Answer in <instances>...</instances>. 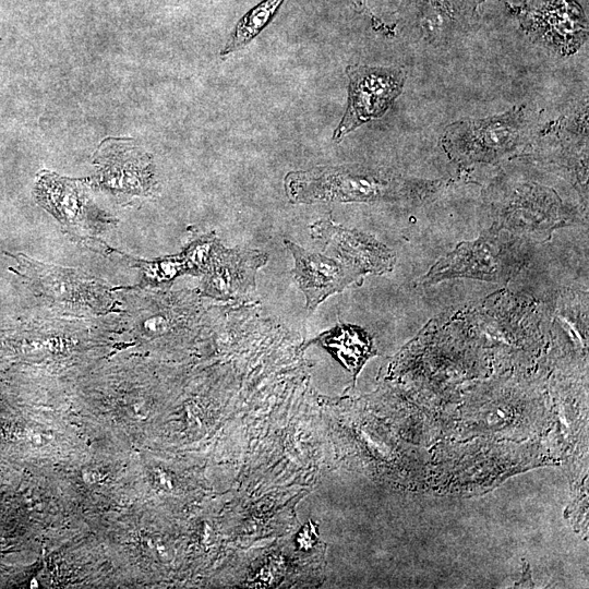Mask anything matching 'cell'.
I'll list each match as a JSON object with an SVG mask.
<instances>
[{
  "mask_svg": "<svg viewBox=\"0 0 589 589\" xmlns=\"http://www.w3.org/2000/svg\"><path fill=\"white\" fill-rule=\"evenodd\" d=\"M440 180L412 179L361 166L317 167L292 171L285 178L291 203L416 202L432 197Z\"/></svg>",
  "mask_w": 589,
  "mask_h": 589,
  "instance_id": "1",
  "label": "cell"
},
{
  "mask_svg": "<svg viewBox=\"0 0 589 589\" xmlns=\"http://www.w3.org/2000/svg\"><path fill=\"white\" fill-rule=\"evenodd\" d=\"M525 260L521 239L493 224L477 239L458 243L438 259L418 283L431 286L452 278H472L506 284Z\"/></svg>",
  "mask_w": 589,
  "mask_h": 589,
  "instance_id": "2",
  "label": "cell"
},
{
  "mask_svg": "<svg viewBox=\"0 0 589 589\" xmlns=\"http://www.w3.org/2000/svg\"><path fill=\"white\" fill-rule=\"evenodd\" d=\"M526 140L521 110L478 121L452 125L444 136V147L461 163H491L514 152Z\"/></svg>",
  "mask_w": 589,
  "mask_h": 589,
  "instance_id": "3",
  "label": "cell"
},
{
  "mask_svg": "<svg viewBox=\"0 0 589 589\" xmlns=\"http://www.w3.org/2000/svg\"><path fill=\"white\" fill-rule=\"evenodd\" d=\"M17 261L29 284L59 306L99 314L111 304L108 287L83 272L44 264L23 255Z\"/></svg>",
  "mask_w": 589,
  "mask_h": 589,
  "instance_id": "4",
  "label": "cell"
},
{
  "mask_svg": "<svg viewBox=\"0 0 589 589\" xmlns=\"http://www.w3.org/2000/svg\"><path fill=\"white\" fill-rule=\"evenodd\" d=\"M348 105L334 132L340 140L361 124L381 118L401 93L405 76L398 69L349 67Z\"/></svg>",
  "mask_w": 589,
  "mask_h": 589,
  "instance_id": "5",
  "label": "cell"
},
{
  "mask_svg": "<svg viewBox=\"0 0 589 589\" xmlns=\"http://www.w3.org/2000/svg\"><path fill=\"white\" fill-rule=\"evenodd\" d=\"M311 232L327 255L339 260L362 277L388 273L395 265V253L369 233L344 228L330 219L314 223Z\"/></svg>",
  "mask_w": 589,
  "mask_h": 589,
  "instance_id": "6",
  "label": "cell"
},
{
  "mask_svg": "<svg viewBox=\"0 0 589 589\" xmlns=\"http://www.w3.org/2000/svg\"><path fill=\"white\" fill-rule=\"evenodd\" d=\"M266 262L265 253L226 249L216 240L202 274L204 292L221 300L242 297L254 288L255 273Z\"/></svg>",
  "mask_w": 589,
  "mask_h": 589,
  "instance_id": "7",
  "label": "cell"
},
{
  "mask_svg": "<svg viewBox=\"0 0 589 589\" xmlns=\"http://www.w3.org/2000/svg\"><path fill=\"white\" fill-rule=\"evenodd\" d=\"M284 242L293 256V277L305 296V306L310 311L327 297L361 283L363 278L335 257L309 252L288 239Z\"/></svg>",
  "mask_w": 589,
  "mask_h": 589,
  "instance_id": "8",
  "label": "cell"
},
{
  "mask_svg": "<svg viewBox=\"0 0 589 589\" xmlns=\"http://www.w3.org/2000/svg\"><path fill=\"white\" fill-rule=\"evenodd\" d=\"M525 14L528 29L557 51L573 52L587 38V20L574 0H536Z\"/></svg>",
  "mask_w": 589,
  "mask_h": 589,
  "instance_id": "9",
  "label": "cell"
},
{
  "mask_svg": "<svg viewBox=\"0 0 589 589\" xmlns=\"http://www.w3.org/2000/svg\"><path fill=\"white\" fill-rule=\"evenodd\" d=\"M98 157V182L112 193L149 195L153 193V164L142 154H109L107 149ZM113 153V152H111Z\"/></svg>",
  "mask_w": 589,
  "mask_h": 589,
  "instance_id": "10",
  "label": "cell"
},
{
  "mask_svg": "<svg viewBox=\"0 0 589 589\" xmlns=\"http://www.w3.org/2000/svg\"><path fill=\"white\" fill-rule=\"evenodd\" d=\"M35 194L38 203L64 225L72 228L86 226L89 206L76 181L47 172L37 180Z\"/></svg>",
  "mask_w": 589,
  "mask_h": 589,
  "instance_id": "11",
  "label": "cell"
},
{
  "mask_svg": "<svg viewBox=\"0 0 589 589\" xmlns=\"http://www.w3.org/2000/svg\"><path fill=\"white\" fill-rule=\"evenodd\" d=\"M317 345L327 350L344 365L356 382L365 362L376 354L373 339L362 327L353 324L339 323L323 332L306 345Z\"/></svg>",
  "mask_w": 589,
  "mask_h": 589,
  "instance_id": "12",
  "label": "cell"
},
{
  "mask_svg": "<svg viewBox=\"0 0 589 589\" xmlns=\"http://www.w3.org/2000/svg\"><path fill=\"white\" fill-rule=\"evenodd\" d=\"M284 0H263L244 14L235 27L220 56L235 52L250 43L274 17Z\"/></svg>",
  "mask_w": 589,
  "mask_h": 589,
  "instance_id": "13",
  "label": "cell"
},
{
  "mask_svg": "<svg viewBox=\"0 0 589 589\" xmlns=\"http://www.w3.org/2000/svg\"><path fill=\"white\" fill-rule=\"evenodd\" d=\"M359 4H363V0H356Z\"/></svg>",
  "mask_w": 589,
  "mask_h": 589,
  "instance_id": "14",
  "label": "cell"
}]
</instances>
